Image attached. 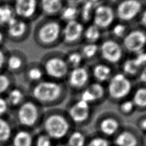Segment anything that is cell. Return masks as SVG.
Returning <instances> with one entry per match:
<instances>
[{"mask_svg":"<svg viewBox=\"0 0 146 146\" xmlns=\"http://www.w3.org/2000/svg\"><path fill=\"white\" fill-rule=\"evenodd\" d=\"M69 90L64 82L45 78L30 86V98L42 107L52 106L63 101Z\"/></svg>","mask_w":146,"mask_h":146,"instance_id":"cell-1","label":"cell"},{"mask_svg":"<svg viewBox=\"0 0 146 146\" xmlns=\"http://www.w3.org/2000/svg\"><path fill=\"white\" fill-rule=\"evenodd\" d=\"M63 23L58 18L43 17L36 25L34 38L43 48L53 49L61 44Z\"/></svg>","mask_w":146,"mask_h":146,"instance_id":"cell-2","label":"cell"},{"mask_svg":"<svg viewBox=\"0 0 146 146\" xmlns=\"http://www.w3.org/2000/svg\"><path fill=\"white\" fill-rule=\"evenodd\" d=\"M40 63L46 78L56 81H64L70 68L66 60L64 51H49L43 56Z\"/></svg>","mask_w":146,"mask_h":146,"instance_id":"cell-3","label":"cell"},{"mask_svg":"<svg viewBox=\"0 0 146 146\" xmlns=\"http://www.w3.org/2000/svg\"><path fill=\"white\" fill-rule=\"evenodd\" d=\"M15 110V120L20 128L32 130L40 125L44 114L42 107L31 98Z\"/></svg>","mask_w":146,"mask_h":146,"instance_id":"cell-4","label":"cell"},{"mask_svg":"<svg viewBox=\"0 0 146 146\" xmlns=\"http://www.w3.org/2000/svg\"><path fill=\"white\" fill-rule=\"evenodd\" d=\"M136 83V81L117 69L106 84L107 98L112 101L119 102L130 98Z\"/></svg>","mask_w":146,"mask_h":146,"instance_id":"cell-5","label":"cell"},{"mask_svg":"<svg viewBox=\"0 0 146 146\" xmlns=\"http://www.w3.org/2000/svg\"><path fill=\"white\" fill-rule=\"evenodd\" d=\"M40 125L42 132L53 140H61L67 136L70 128L68 119L63 114L55 111L44 113Z\"/></svg>","mask_w":146,"mask_h":146,"instance_id":"cell-6","label":"cell"},{"mask_svg":"<svg viewBox=\"0 0 146 146\" xmlns=\"http://www.w3.org/2000/svg\"><path fill=\"white\" fill-rule=\"evenodd\" d=\"M99 59L117 68L128 55L121 41L106 33L99 43Z\"/></svg>","mask_w":146,"mask_h":146,"instance_id":"cell-7","label":"cell"},{"mask_svg":"<svg viewBox=\"0 0 146 146\" xmlns=\"http://www.w3.org/2000/svg\"><path fill=\"white\" fill-rule=\"evenodd\" d=\"M117 21L130 25H136L146 0H112Z\"/></svg>","mask_w":146,"mask_h":146,"instance_id":"cell-8","label":"cell"},{"mask_svg":"<svg viewBox=\"0 0 146 146\" xmlns=\"http://www.w3.org/2000/svg\"><path fill=\"white\" fill-rule=\"evenodd\" d=\"M116 21L112 0H105L95 5L92 23L105 33Z\"/></svg>","mask_w":146,"mask_h":146,"instance_id":"cell-9","label":"cell"},{"mask_svg":"<svg viewBox=\"0 0 146 146\" xmlns=\"http://www.w3.org/2000/svg\"><path fill=\"white\" fill-rule=\"evenodd\" d=\"M92 78L88 64L70 69L64 81L69 92L78 94L91 82Z\"/></svg>","mask_w":146,"mask_h":146,"instance_id":"cell-10","label":"cell"},{"mask_svg":"<svg viewBox=\"0 0 146 146\" xmlns=\"http://www.w3.org/2000/svg\"><path fill=\"white\" fill-rule=\"evenodd\" d=\"M128 55H134L146 48V31L134 25L121 41Z\"/></svg>","mask_w":146,"mask_h":146,"instance_id":"cell-11","label":"cell"},{"mask_svg":"<svg viewBox=\"0 0 146 146\" xmlns=\"http://www.w3.org/2000/svg\"><path fill=\"white\" fill-rule=\"evenodd\" d=\"M84 26L79 20L63 23L61 44L67 49L79 47L83 42Z\"/></svg>","mask_w":146,"mask_h":146,"instance_id":"cell-12","label":"cell"},{"mask_svg":"<svg viewBox=\"0 0 146 146\" xmlns=\"http://www.w3.org/2000/svg\"><path fill=\"white\" fill-rule=\"evenodd\" d=\"M11 5L15 16L28 22L40 14L38 0H13Z\"/></svg>","mask_w":146,"mask_h":146,"instance_id":"cell-13","label":"cell"},{"mask_svg":"<svg viewBox=\"0 0 146 146\" xmlns=\"http://www.w3.org/2000/svg\"><path fill=\"white\" fill-rule=\"evenodd\" d=\"M77 94L79 99L91 106L107 98L106 84L95 81H92Z\"/></svg>","mask_w":146,"mask_h":146,"instance_id":"cell-14","label":"cell"},{"mask_svg":"<svg viewBox=\"0 0 146 146\" xmlns=\"http://www.w3.org/2000/svg\"><path fill=\"white\" fill-rule=\"evenodd\" d=\"M5 29L6 36L10 40L15 42L25 39L30 31L29 22L17 17H14Z\"/></svg>","mask_w":146,"mask_h":146,"instance_id":"cell-15","label":"cell"},{"mask_svg":"<svg viewBox=\"0 0 146 146\" xmlns=\"http://www.w3.org/2000/svg\"><path fill=\"white\" fill-rule=\"evenodd\" d=\"M92 81L106 84L117 68L100 59L88 64Z\"/></svg>","mask_w":146,"mask_h":146,"instance_id":"cell-16","label":"cell"},{"mask_svg":"<svg viewBox=\"0 0 146 146\" xmlns=\"http://www.w3.org/2000/svg\"><path fill=\"white\" fill-rule=\"evenodd\" d=\"M91 111V105L77 98L68 108V119L74 123L82 124L89 119Z\"/></svg>","mask_w":146,"mask_h":146,"instance_id":"cell-17","label":"cell"},{"mask_svg":"<svg viewBox=\"0 0 146 146\" xmlns=\"http://www.w3.org/2000/svg\"><path fill=\"white\" fill-rule=\"evenodd\" d=\"M27 63L26 57L22 52L18 51H13L7 52L5 68L11 74H18L23 72Z\"/></svg>","mask_w":146,"mask_h":146,"instance_id":"cell-18","label":"cell"},{"mask_svg":"<svg viewBox=\"0 0 146 146\" xmlns=\"http://www.w3.org/2000/svg\"><path fill=\"white\" fill-rule=\"evenodd\" d=\"M142 67L133 55H127L117 67V69L127 76L136 81Z\"/></svg>","mask_w":146,"mask_h":146,"instance_id":"cell-19","label":"cell"},{"mask_svg":"<svg viewBox=\"0 0 146 146\" xmlns=\"http://www.w3.org/2000/svg\"><path fill=\"white\" fill-rule=\"evenodd\" d=\"M40 13L44 17L58 18L64 3L63 0H38Z\"/></svg>","mask_w":146,"mask_h":146,"instance_id":"cell-20","label":"cell"},{"mask_svg":"<svg viewBox=\"0 0 146 146\" xmlns=\"http://www.w3.org/2000/svg\"><path fill=\"white\" fill-rule=\"evenodd\" d=\"M34 139L31 130L20 128L14 131L10 143L12 146H33Z\"/></svg>","mask_w":146,"mask_h":146,"instance_id":"cell-21","label":"cell"},{"mask_svg":"<svg viewBox=\"0 0 146 146\" xmlns=\"http://www.w3.org/2000/svg\"><path fill=\"white\" fill-rule=\"evenodd\" d=\"M23 72L25 79L31 85L38 83L46 78L40 63L27 64Z\"/></svg>","mask_w":146,"mask_h":146,"instance_id":"cell-22","label":"cell"},{"mask_svg":"<svg viewBox=\"0 0 146 146\" xmlns=\"http://www.w3.org/2000/svg\"><path fill=\"white\" fill-rule=\"evenodd\" d=\"M86 64L99 60V44L83 42L78 47Z\"/></svg>","mask_w":146,"mask_h":146,"instance_id":"cell-23","label":"cell"},{"mask_svg":"<svg viewBox=\"0 0 146 146\" xmlns=\"http://www.w3.org/2000/svg\"><path fill=\"white\" fill-rule=\"evenodd\" d=\"M5 96L10 108L14 109L19 106L27 98L21 88L14 86L6 92Z\"/></svg>","mask_w":146,"mask_h":146,"instance_id":"cell-24","label":"cell"},{"mask_svg":"<svg viewBox=\"0 0 146 146\" xmlns=\"http://www.w3.org/2000/svg\"><path fill=\"white\" fill-rule=\"evenodd\" d=\"M104 34L105 33L94 23H89L84 26L83 42L99 44Z\"/></svg>","mask_w":146,"mask_h":146,"instance_id":"cell-25","label":"cell"},{"mask_svg":"<svg viewBox=\"0 0 146 146\" xmlns=\"http://www.w3.org/2000/svg\"><path fill=\"white\" fill-rule=\"evenodd\" d=\"M120 127L119 121L115 117L108 116L102 119L99 123V128L100 132L106 136L116 135Z\"/></svg>","mask_w":146,"mask_h":146,"instance_id":"cell-26","label":"cell"},{"mask_svg":"<svg viewBox=\"0 0 146 146\" xmlns=\"http://www.w3.org/2000/svg\"><path fill=\"white\" fill-rule=\"evenodd\" d=\"M113 142L116 146H137L139 144L136 135L128 130L117 132L114 137Z\"/></svg>","mask_w":146,"mask_h":146,"instance_id":"cell-27","label":"cell"},{"mask_svg":"<svg viewBox=\"0 0 146 146\" xmlns=\"http://www.w3.org/2000/svg\"><path fill=\"white\" fill-rule=\"evenodd\" d=\"M64 54L66 60L70 69L86 64L78 47L67 49V51L64 52Z\"/></svg>","mask_w":146,"mask_h":146,"instance_id":"cell-28","label":"cell"},{"mask_svg":"<svg viewBox=\"0 0 146 146\" xmlns=\"http://www.w3.org/2000/svg\"><path fill=\"white\" fill-rule=\"evenodd\" d=\"M132 26L117 20L106 33L113 38L121 41Z\"/></svg>","mask_w":146,"mask_h":146,"instance_id":"cell-29","label":"cell"},{"mask_svg":"<svg viewBox=\"0 0 146 146\" xmlns=\"http://www.w3.org/2000/svg\"><path fill=\"white\" fill-rule=\"evenodd\" d=\"M95 5L93 3L86 0L79 6L78 20L83 25H87L92 23Z\"/></svg>","mask_w":146,"mask_h":146,"instance_id":"cell-30","label":"cell"},{"mask_svg":"<svg viewBox=\"0 0 146 146\" xmlns=\"http://www.w3.org/2000/svg\"><path fill=\"white\" fill-rule=\"evenodd\" d=\"M130 98L136 108H146V86L136 83Z\"/></svg>","mask_w":146,"mask_h":146,"instance_id":"cell-31","label":"cell"},{"mask_svg":"<svg viewBox=\"0 0 146 146\" xmlns=\"http://www.w3.org/2000/svg\"><path fill=\"white\" fill-rule=\"evenodd\" d=\"M15 130L6 117H0V143L5 145L10 143Z\"/></svg>","mask_w":146,"mask_h":146,"instance_id":"cell-32","label":"cell"},{"mask_svg":"<svg viewBox=\"0 0 146 146\" xmlns=\"http://www.w3.org/2000/svg\"><path fill=\"white\" fill-rule=\"evenodd\" d=\"M58 18L63 23L78 20L79 7L64 5Z\"/></svg>","mask_w":146,"mask_h":146,"instance_id":"cell-33","label":"cell"},{"mask_svg":"<svg viewBox=\"0 0 146 146\" xmlns=\"http://www.w3.org/2000/svg\"><path fill=\"white\" fill-rule=\"evenodd\" d=\"M15 17L11 4L5 2L1 3L0 26L5 27Z\"/></svg>","mask_w":146,"mask_h":146,"instance_id":"cell-34","label":"cell"},{"mask_svg":"<svg viewBox=\"0 0 146 146\" xmlns=\"http://www.w3.org/2000/svg\"><path fill=\"white\" fill-rule=\"evenodd\" d=\"M67 146H86V135L80 131H74L67 136Z\"/></svg>","mask_w":146,"mask_h":146,"instance_id":"cell-35","label":"cell"},{"mask_svg":"<svg viewBox=\"0 0 146 146\" xmlns=\"http://www.w3.org/2000/svg\"><path fill=\"white\" fill-rule=\"evenodd\" d=\"M13 86L12 79L8 74L0 72V95H5Z\"/></svg>","mask_w":146,"mask_h":146,"instance_id":"cell-36","label":"cell"},{"mask_svg":"<svg viewBox=\"0 0 146 146\" xmlns=\"http://www.w3.org/2000/svg\"><path fill=\"white\" fill-rule=\"evenodd\" d=\"M53 140L43 132L34 135L33 146H54Z\"/></svg>","mask_w":146,"mask_h":146,"instance_id":"cell-37","label":"cell"},{"mask_svg":"<svg viewBox=\"0 0 146 146\" xmlns=\"http://www.w3.org/2000/svg\"><path fill=\"white\" fill-rule=\"evenodd\" d=\"M119 110L124 114H130L136 108L131 98L124 99L119 102Z\"/></svg>","mask_w":146,"mask_h":146,"instance_id":"cell-38","label":"cell"},{"mask_svg":"<svg viewBox=\"0 0 146 146\" xmlns=\"http://www.w3.org/2000/svg\"><path fill=\"white\" fill-rule=\"evenodd\" d=\"M86 146H110V142L104 137L96 136L87 141Z\"/></svg>","mask_w":146,"mask_h":146,"instance_id":"cell-39","label":"cell"},{"mask_svg":"<svg viewBox=\"0 0 146 146\" xmlns=\"http://www.w3.org/2000/svg\"><path fill=\"white\" fill-rule=\"evenodd\" d=\"M10 109L5 95H0V117H5Z\"/></svg>","mask_w":146,"mask_h":146,"instance_id":"cell-40","label":"cell"},{"mask_svg":"<svg viewBox=\"0 0 146 146\" xmlns=\"http://www.w3.org/2000/svg\"><path fill=\"white\" fill-rule=\"evenodd\" d=\"M142 68L146 66V48L139 53L133 55Z\"/></svg>","mask_w":146,"mask_h":146,"instance_id":"cell-41","label":"cell"},{"mask_svg":"<svg viewBox=\"0 0 146 146\" xmlns=\"http://www.w3.org/2000/svg\"><path fill=\"white\" fill-rule=\"evenodd\" d=\"M136 25L146 31V7L143 10L139 15Z\"/></svg>","mask_w":146,"mask_h":146,"instance_id":"cell-42","label":"cell"},{"mask_svg":"<svg viewBox=\"0 0 146 146\" xmlns=\"http://www.w3.org/2000/svg\"><path fill=\"white\" fill-rule=\"evenodd\" d=\"M136 82L146 86V66L141 68Z\"/></svg>","mask_w":146,"mask_h":146,"instance_id":"cell-43","label":"cell"},{"mask_svg":"<svg viewBox=\"0 0 146 146\" xmlns=\"http://www.w3.org/2000/svg\"><path fill=\"white\" fill-rule=\"evenodd\" d=\"M7 52H6L2 47H0V72L3 71L5 68L6 59Z\"/></svg>","mask_w":146,"mask_h":146,"instance_id":"cell-44","label":"cell"},{"mask_svg":"<svg viewBox=\"0 0 146 146\" xmlns=\"http://www.w3.org/2000/svg\"><path fill=\"white\" fill-rule=\"evenodd\" d=\"M64 5H71L79 7L86 0H63Z\"/></svg>","mask_w":146,"mask_h":146,"instance_id":"cell-45","label":"cell"},{"mask_svg":"<svg viewBox=\"0 0 146 146\" xmlns=\"http://www.w3.org/2000/svg\"><path fill=\"white\" fill-rule=\"evenodd\" d=\"M6 38V36L5 33L0 29V47H1V46L5 42Z\"/></svg>","mask_w":146,"mask_h":146,"instance_id":"cell-46","label":"cell"},{"mask_svg":"<svg viewBox=\"0 0 146 146\" xmlns=\"http://www.w3.org/2000/svg\"><path fill=\"white\" fill-rule=\"evenodd\" d=\"M139 126L141 130L146 132V117L141 119L139 123Z\"/></svg>","mask_w":146,"mask_h":146,"instance_id":"cell-47","label":"cell"},{"mask_svg":"<svg viewBox=\"0 0 146 146\" xmlns=\"http://www.w3.org/2000/svg\"><path fill=\"white\" fill-rule=\"evenodd\" d=\"M87 1L93 3L95 5H97V4L100 3V2H103V1H104L105 0H87Z\"/></svg>","mask_w":146,"mask_h":146,"instance_id":"cell-48","label":"cell"},{"mask_svg":"<svg viewBox=\"0 0 146 146\" xmlns=\"http://www.w3.org/2000/svg\"><path fill=\"white\" fill-rule=\"evenodd\" d=\"M55 146H67V145L66 144L65 145V144H58Z\"/></svg>","mask_w":146,"mask_h":146,"instance_id":"cell-49","label":"cell"},{"mask_svg":"<svg viewBox=\"0 0 146 146\" xmlns=\"http://www.w3.org/2000/svg\"><path fill=\"white\" fill-rule=\"evenodd\" d=\"M144 144H145V146H146V135H145V137H144Z\"/></svg>","mask_w":146,"mask_h":146,"instance_id":"cell-50","label":"cell"},{"mask_svg":"<svg viewBox=\"0 0 146 146\" xmlns=\"http://www.w3.org/2000/svg\"><path fill=\"white\" fill-rule=\"evenodd\" d=\"M0 146H5V145H4V144H1V143H0Z\"/></svg>","mask_w":146,"mask_h":146,"instance_id":"cell-51","label":"cell"},{"mask_svg":"<svg viewBox=\"0 0 146 146\" xmlns=\"http://www.w3.org/2000/svg\"><path fill=\"white\" fill-rule=\"evenodd\" d=\"M1 2H0V4H1Z\"/></svg>","mask_w":146,"mask_h":146,"instance_id":"cell-52","label":"cell"}]
</instances>
